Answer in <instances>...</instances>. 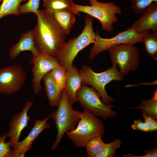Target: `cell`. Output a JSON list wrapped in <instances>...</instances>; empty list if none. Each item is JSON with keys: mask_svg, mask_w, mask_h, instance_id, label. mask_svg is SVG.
<instances>
[{"mask_svg": "<svg viewBox=\"0 0 157 157\" xmlns=\"http://www.w3.org/2000/svg\"><path fill=\"white\" fill-rule=\"evenodd\" d=\"M40 0H28L25 3L20 4L18 8L19 15L33 13L36 15L39 13Z\"/></svg>", "mask_w": 157, "mask_h": 157, "instance_id": "cell-26", "label": "cell"}, {"mask_svg": "<svg viewBox=\"0 0 157 157\" xmlns=\"http://www.w3.org/2000/svg\"><path fill=\"white\" fill-rule=\"evenodd\" d=\"M44 9L51 12L63 9L72 8V0H42Z\"/></svg>", "mask_w": 157, "mask_h": 157, "instance_id": "cell-22", "label": "cell"}, {"mask_svg": "<svg viewBox=\"0 0 157 157\" xmlns=\"http://www.w3.org/2000/svg\"><path fill=\"white\" fill-rule=\"evenodd\" d=\"M144 154L141 155H136L131 153L123 154L124 157H157V148L153 147L151 149L145 150Z\"/></svg>", "mask_w": 157, "mask_h": 157, "instance_id": "cell-30", "label": "cell"}, {"mask_svg": "<svg viewBox=\"0 0 157 157\" xmlns=\"http://www.w3.org/2000/svg\"><path fill=\"white\" fill-rule=\"evenodd\" d=\"M7 132L0 136V157H11L12 151L10 140L6 142Z\"/></svg>", "mask_w": 157, "mask_h": 157, "instance_id": "cell-28", "label": "cell"}, {"mask_svg": "<svg viewBox=\"0 0 157 157\" xmlns=\"http://www.w3.org/2000/svg\"><path fill=\"white\" fill-rule=\"evenodd\" d=\"M25 51H31L32 56L39 55L35 46L32 30L21 34L19 41L10 48L8 56L11 60L15 59L22 52Z\"/></svg>", "mask_w": 157, "mask_h": 157, "instance_id": "cell-15", "label": "cell"}, {"mask_svg": "<svg viewBox=\"0 0 157 157\" xmlns=\"http://www.w3.org/2000/svg\"><path fill=\"white\" fill-rule=\"evenodd\" d=\"M33 103L32 101H27L22 111L14 115L11 119L7 133L12 147L13 148L19 141L22 131L27 126L30 120L28 112L32 107Z\"/></svg>", "mask_w": 157, "mask_h": 157, "instance_id": "cell-13", "label": "cell"}, {"mask_svg": "<svg viewBox=\"0 0 157 157\" xmlns=\"http://www.w3.org/2000/svg\"><path fill=\"white\" fill-rule=\"evenodd\" d=\"M56 22L66 35L70 33L76 20V13L72 8L56 10L52 12Z\"/></svg>", "mask_w": 157, "mask_h": 157, "instance_id": "cell-17", "label": "cell"}, {"mask_svg": "<svg viewBox=\"0 0 157 157\" xmlns=\"http://www.w3.org/2000/svg\"><path fill=\"white\" fill-rule=\"evenodd\" d=\"M67 80L65 89L72 104L77 101V93L81 88L82 79L77 67L73 66L66 70Z\"/></svg>", "mask_w": 157, "mask_h": 157, "instance_id": "cell-16", "label": "cell"}, {"mask_svg": "<svg viewBox=\"0 0 157 157\" xmlns=\"http://www.w3.org/2000/svg\"><path fill=\"white\" fill-rule=\"evenodd\" d=\"M147 32L139 34L129 27L111 38H106L101 37L97 31L94 45L90 51L89 58L90 60L94 58L102 52L108 50L114 45L120 44L134 45L141 42L143 36Z\"/></svg>", "mask_w": 157, "mask_h": 157, "instance_id": "cell-9", "label": "cell"}, {"mask_svg": "<svg viewBox=\"0 0 157 157\" xmlns=\"http://www.w3.org/2000/svg\"><path fill=\"white\" fill-rule=\"evenodd\" d=\"M77 101L84 109L88 110L98 117L104 120L115 117L116 112L113 110L111 104L107 105L101 100L98 92L92 87L82 84L77 92Z\"/></svg>", "mask_w": 157, "mask_h": 157, "instance_id": "cell-7", "label": "cell"}, {"mask_svg": "<svg viewBox=\"0 0 157 157\" xmlns=\"http://www.w3.org/2000/svg\"><path fill=\"white\" fill-rule=\"evenodd\" d=\"M131 109L141 110L147 115L157 120V91L156 90L152 97L149 99L141 100L138 106L131 108Z\"/></svg>", "mask_w": 157, "mask_h": 157, "instance_id": "cell-19", "label": "cell"}, {"mask_svg": "<svg viewBox=\"0 0 157 157\" xmlns=\"http://www.w3.org/2000/svg\"><path fill=\"white\" fill-rule=\"evenodd\" d=\"M22 66L16 65L0 69V93L11 95L20 90L26 81Z\"/></svg>", "mask_w": 157, "mask_h": 157, "instance_id": "cell-10", "label": "cell"}, {"mask_svg": "<svg viewBox=\"0 0 157 157\" xmlns=\"http://www.w3.org/2000/svg\"><path fill=\"white\" fill-rule=\"evenodd\" d=\"M108 50L112 64L119 66V72L122 76L138 68L140 57L139 50L136 46L120 44L112 46Z\"/></svg>", "mask_w": 157, "mask_h": 157, "instance_id": "cell-8", "label": "cell"}, {"mask_svg": "<svg viewBox=\"0 0 157 157\" xmlns=\"http://www.w3.org/2000/svg\"><path fill=\"white\" fill-rule=\"evenodd\" d=\"M104 132L103 122L92 113L84 109L80 112V119L75 129L66 134L75 147L83 148L93 138H103Z\"/></svg>", "mask_w": 157, "mask_h": 157, "instance_id": "cell-3", "label": "cell"}, {"mask_svg": "<svg viewBox=\"0 0 157 157\" xmlns=\"http://www.w3.org/2000/svg\"><path fill=\"white\" fill-rule=\"evenodd\" d=\"M32 56L29 62L33 65L31 69L33 75L32 87L34 93L37 94L42 90L41 82L45 75L60 65L56 58L47 55Z\"/></svg>", "mask_w": 157, "mask_h": 157, "instance_id": "cell-11", "label": "cell"}, {"mask_svg": "<svg viewBox=\"0 0 157 157\" xmlns=\"http://www.w3.org/2000/svg\"><path fill=\"white\" fill-rule=\"evenodd\" d=\"M36 15L37 24L33 30L35 46L39 55L45 54L56 58L65 42L66 35L54 18L51 12L39 9Z\"/></svg>", "mask_w": 157, "mask_h": 157, "instance_id": "cell-1", "label": "cell"}, {"mask_svg": "<svg viewBox=\"0 0 157 157\" xmlns=\"http://www.w3.org/2000/svg\"><path fill=\"white\" fill-rule=\"evenodd\" d=\"M85 21V26L81 33L64 42L57 54L56 58L59 64L66 70L72 67L73 62L78 53L95 40L96 33L93 29V17L87 15Z\"/></svg>", "mask_w": 157, "mask_h": 157, "instance_id": "cell-2", "label": "cell"}, {"mask_svg": "<svg viewBox=\"0 0 157 157\" xmlns=\"http://www.w3.org/2000/svg\"><path fill=\"white\" fill-rule=\"evenodd\" d=\"M144 45L147 52L153 60H157V33L150 31L146 33L143 36L142 42Z\"/></svg>", "mask_w": 157, "mask_h": 157, "instance_id": "cell-21", "label": "cell"}, {"mask_svg": "<svg viewBox=\"0 0 157 157\" xmlns=\"http://www.w3.org/2000/svg\"><path fill=\"white\" fill-rule=\"evenodd\" d=\"M117 66L116 65L113 64L111 67L106 70L96 73L91 67L85 65L81 68L79 72L82 84L91 85L99 94L102 102L108 105L115 100L107 94L106 85L113 81H121L123 79Z\"/></svg>", "mask_w": 157, "mask_h": 157, "instance_id": "cell-5", "label": "cell"}, {"mask_svg": "<svg viewBox=\"0 0 157 157\" xmlns=\"http://www.w3.org/2000/svg\"><path fill=\"white\" fill-rule=\"evenodd\" d=\"M90 5H81L74 3L72 8L79 15L80 12L87 14L99 21L102 30L109 32L114 30L113 24L117 21L116 15L121 13L122 10L114 2L102 3L97 0H90Z\"/></svg>", "mask_w": 157, "mask_h": 157, "instance_id": "cell-6", "label": "cell"}, {"mask_svg": "<svg viewBox=\"0 0 157 157\" xmlns=\"http://www.w3.org/2000/svg\"><path fill=\"white\" fill-rule=\"evenodd\" d=\"M28 0H2L0 5V20L9 15H19L18 8L21 3Z\"/></svg>", "mask_w": 157, "mask_h": 157, "instance_id": "cell-20", "label": "cell"}, {"mask_svg": "<svg viewBox=\"0 0 157 157\" xmlns=\"http://www.w3.org/2000/svg\"><path fill=\"white\" fill-rule=\"evenodd\" d=\"M42 80L49 104L53 107L57 106L61 97L62 91L59 90L50 72L45 75Z\"/></svg>", "mask_w": 157, "mask_h": 157, "instance_id": "cell-18", "label": "cell"}, {"mask_svg": "<svg viewBox=\"0 0 157 157\" xmlns=\"http://www.w3.org/2000/svg\"><path fill=\"white\" fill-rule=\"evenodd\" d=\"M101 137H95L88 141L85 145L87 156L88 157H96L105 143Z\"/></svg>", "mask_w": 157, "mask_h": 157, "instance_id": "cell-24", "label": "cell"}, {"mask_svg": "<svg viewBox=\"0 0 157 157\" xmlns=\"http://www.w3.org/2000/svg\"><path fill=\"white\" fill-rule=\"evenodd\" d=\"M131 127L133 130L135 131H140L145 132L150 131L145 123L140 119L134 120L133 124L131 125Z\"/></svg>", "mask_w": 157, "mask_h": 157, "instance_id": "cell-31", "label": "cell"}, {"mask_svg": "<svg viewBox=\"0 0 157 157\" xmlns=\"http://www.w3.org/2000/svg\"><path fill=\"white\" fill-rule=\"evenodd\" d=\"M142 14L130 27L139 34L150 30L157 33V2L152 3Z\"/></svg>", "mask_w": 157, "mask_h": 157, "instance_id": "cell-14", "label": "cell"}, {"mask_svg": "<svg viewBox=\"0 0 157 157\" xmlns=\"http://www.w3.org/2000/svg\"><path fill=\"white\" fill-rule=\"evenodd\" d=\"M122 142L120 138L115 139L108 143H106L96 157H114L116 150L119 149Z\"/></svg>", "mask_w": 157, "mask_h": 157, "instance_id": "cell-23", "label": "cell"}, {"mask_svg": "<svg viewBox=\"0 0 157 157\" xmlns=\"http://www.w3.org/2000/svg\"><path fill=\"white\" fill-rule=\"evenodd\" d=\"M131 8L138 14H142L146 8L157 0H130Z\"/></svg>", "mask_w": 157, "mask_h": 157, "instance_id": "cell-27", "label": "cell"}, {"mask_svg": "<svg viewBox=\"0 0 157 157\" xmlns=\"http://www.w3.org/2000/svg\"><path fill=\"white\" fill-rule=\"evenodd\" d=\"M57 106L56 110L49 115L57 130L56 138L51 146L53 150L58 147L65 133L75 129L80 119L81 112L73 108L65 89Z\"/></svg>", "mask_w": 157, "mask_h": 157, "instance_id": "cell-4", "label": "cell"}, {"mask_svg": "<svg viewBox=\"0 0 157 157\" xmlns=\"http://www.w3.org/2000/svg\"><path fill=\"white\" fill-rule=\"evenodd\" d=\"M50 118L49 115L42 120L35 119L33 127L28 135L23 140L19 141L13 147L11 157H24L26 153L32 147L34 141L44 130L50 127L47 123Z\"/></svg>", "mask_w": 157, "mask_h": 157, "instance_id": "cell-12", "label": "cell"}, {"mask_svg": "<svg viewBox=\"0 0 157 157\" xmlns=\"http://www.w3.org/2000/svg\"><path fill=\"white\" fill-rule=\"evenodd\" d=\"M142 116L144 120V122L148 127L150 131H156L157 130V121L152 117L147 116L142 112Z\"/></svg>", "mask_w": 157, "mask_h": 157, "instance_id": "cell-29", "label": "cell"}, {"mask_svg": "<svg viewBox=\"0 0 157 157\" xmlns=\"http://www.w3.org/2000/svg\"><path fill=\"white\" fill-rule=\"evenodd\" d=\"M2 0H0V4H1V2H2Z\"/></svg>", "mask_w": 157, "mask_h": 157, "instance_id": "cell-32", "label": "cell"}, {"mask_svg": "<svg viewBox=\"0 0 157 157\" xmlns=\"http://www.w3.org/2000/svg\"><path fill=\"white\" fill-rule=\"evenodd\" d=\"M50 72L56 81L59 90L62 91L65 88L66 80V70L60 65L55 67Z\"/></svg>", "mask_w": 157, "mask_h": 157, "instance_id": "cell-25", "label": "cell"}]
</instances>
